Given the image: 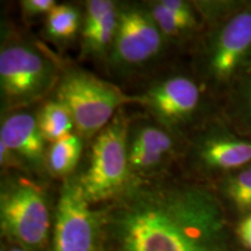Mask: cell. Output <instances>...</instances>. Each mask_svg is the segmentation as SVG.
Listing matches in <instances>:
<instances>
[{
    "label": "cell",
    "instance_id": "6da1fadb",
    "mask_svg": "<svg viewBox=\"0 0 251 251\" xmlns=\"http://www.w3.org/2000/svg\"><path fill=\"white\" fill-rule=\"evenodd\" d=\"M113 251H228L219 198L179 179H137L103 212Z\"/></svg>",
    "mask_w": 251,
    "mask_h": 251
},
{
    "label": "cell",
    "instance_id": "7a4b0ae2",
    "mask_svg": "<svg viewBox=\"0 0 251 251\" xmlns=\"http://www.w3.org/2000/svg\"><path fill=\"white\" fill-rule=\"evenodd\" d=\"M193 69L200 83L214 90H230L250 70L251 6L213 23L194 50Z\"/></svg>",
    "mask_w": 251,
    "mask_h": 251
},
{
    "label": "cell",
    "instance_id": "3957f363",
    "mask_svg": "<svg viewBox=\"0 0 251 251\" xmlns=\"http://www.w3.org/2000/svg\"><path fill=\"white\" fill-rule=\"evenodd\" d=\"M62 71L42 48L21 37L2 40L0 49V89L4 108L31 105L57 86Z\"/></svg>",
    "mask_w": 251,
    "mask_h": 251
},
{
    "label": "cell",
    "instance_id": "277c9868",
    "mask_svg": "<svg viewBox=\"0 0 251 251\" xmlns=\"http://www.w3.org/2000/svg\"><path fill=\"white\" fill-rule=\"evenodd\" d=\"M55 99L64 103L74 118L76 133L83 139L99 134L122 107L141 105L140 96H130L117 85L78 68L62 71Z\"/></svg>",
    "mask_w": 251,
    "mask_h": 251
},
{
    "label": "cell",
    "instance_id": "5b68a950",
    "mask_svg": "<svg viewBox=\"0 0 251 251\" xmlns=\"http://www.w3.org/2000/svg\"><path fill=\"white\" fill-rule=\"evenodd\" d=\"M129 121L120 111L94 137L89 166L76 178L81 193L91 205L114 201L137 180L128 161Z\"/></svg>",
    "mask_w": 251,
    "mask_h": 251
},
{
    "label": "cell",
    "instance_id": "8992f818",
    "mask_svg": "<svg viewBox=\"0 0 251 251\" xmlns=\"http://www.w3.org/2000/svg\"><path fill=\"white\" fill-rule=\"evenodd\" d=\"M1 233L28 251H40L48 243L50 214L47 197L34 181L9 176L0 191Z\"/></svg>",
    "mask_w": 251,
    "mask_h": 251
},
{
    "label": "cell",
    "instance_id": "52a82bcc",
    "mask_svg": "<svg viewBox=\"0 0 251 251\" xmlns=\"http://www.w3.org/2000/svg\"><path fill=\"white\" fill-rule=\"evenodd\" d=\"M169 45L147 4H122L106 62L115 76H130L158 61Z\"/></svg>",
    "mask_w": 251,
    "mask_h": 251
},
{
    "label": "cell",
    "instance_id": "ba28073f",
    "mask_svg": "<svg viewBox=\"0 0 251 251\" xmlns=\"http://www.w3.org/2000/svg\"><path fill=\"white\" fill-rule=\"evenodd\" d=\"M139 96L153 120L183 137L202 111L201 83L183 72L156 78Z\"/></svg>",
    "mask_w": 251,
    "mask_h": 251
},
{
    "label": "cell",
    "instance_id": "9c48e42d",
    "mask_svg": "<svg viewBox=\"0 0 251 251\" xmlns=\"http://www.w3.org/2000/svg\"><path fill=\"white\" fill-rule=\"evenodd\" d=\"M103 212L93 211L75 177L65 178L56 208L54 251H98Z\"/></svg>",
    "mask_w": 251,
    "mask_h": 251
},
{
    "label": "cell",
    "instance_id": "30bf717a",
    "mask_svg": "<svg viewBox=\"0 0 251 251\" xmlns=\"http://www.w3.org/2000/svg\"><path fill=\"white\" fill-rule=\"evenodd\" d=\"M128 161L135 179H151L163 174L178 157L186 142L152 118L130 120L127 135Z\"/></svg>",
    "mask_w": 251,
    "mask_h": 251
},
{
    "label": "cell",
    "instance_id": "8fae6325",
    "mask_svg": "<svg viewBox=\"0 0 251 251\" xmlns=\"http://www.w3.org/2000/svg\"><path fill=\"white\" fill-rule=\"evenodd\" d=\"M185 166L197 175L227 176L251 163V141L218 125L198 130L186 142Z\"/></svg>",
    "mask_w": 251,
    "mask_h": 251
},
{
    "label": "cell",
    "instance_id": "7c38bea8",
    "mask_svg": "<svg viewBox=\"0 0 251 251\" xmlns=\"http://www.w3.org/2000/svg\"><path fill=\"white\" fill-rule=\"evenodd\" d=\"M0 142L18 157L26 170L41 171L46 168L47 141L37 122V115L19 111L4 118L0 128Z\"/></svg>",
    "mask_w": 251,
    "mask_h": 251
},
{
    "label": "cell",
    "instance_id": "4fadbf2b",
    "mask_svg": "<svg viewBox=\"0 0 251 251\" xmlns=\"http://www.w3.org/2000/svg\"><path fill=\"white\" fill-rule=\"evenodd\" d=\"M119 20V5L99 23L81 29V54L87 58L107 61Z\"/></svg>",
    "mask_w": 251,
    "mask_h": 251
},
{
    "label": "cell",
    "instance_id": "5bb4252c",
    "mask_svg": "<svg viewBox=\"0 0 251 251\" xmlns=\"http://www.w3.org/2000/svg\"><path fill=\"white\" fill-rule=\"evenodd\" d=\"M83 141L79 134L75 133L50 144L46 156L47 170L55 177H71L83 152Z\"/></svg>",
    "mask_w": 251,
    "mask_h": 251
},
{
    "label": "cell",
    "instance_id": "9a60e30c",
    "mask_svg": "<svg viewBox=\"0 0 251 251\" xmlns=\"http://www.w3.org/2000/svg\"><path fill=\"white\" fill-rule=\"evenodd\" d=\"M37 122L43 137L50 144L75 134L76 126L67 106L57 99L47 101L37 114Z\"/></svg>",
    "mask_w": 251,
    "mask_h": 251
},
{
    "label": "cell",
    "instance_id": "2e32d148",
    "mask_svg": "<svg viewBox=\"0 0 251 251\" xmlns=\"http://www.w3.org/2000/svg\"><path fill=\"white\" fill-rule=\"evenodd\" d=\"M80 27L83 28V13L76 6L56 5L47 14L46 33L54 41L64 42L72 40Z\"/></svg>",
    "mask_w": 251,
    "mask_h": 251
},
{
    "label": "cell",
    "instance_id": "e0dca14e",
    "mask_svg": "<svg viewBox=\"0 0 251 251\" xmlns=\"http://www.w3.org/2000/svg\"><path fill=\"white\" fill-rule=\"evenodd\" d=\"M220 190L237 211H251V163L220 181Z\"/></svg>",
    "mask_w": 251,
    "mask_h": 251
},
{
    "label": "cell",
    "instance_id": "ac0fdd59",
    "mask_svg": "<svg viewBox=\"0 0 251 251\" xmlns=\"http://www.w3.org/2000/svg\"><path fill=\"white\" fill-rule=\"evenodd\" d=\"M146 4L169 43H183L184 41L190 39L193 31L198 28L196 25L186 23L172 14L162 5L161 0L146 2Z\"/></svg>",
    "mask_w": 251,
    "mask_h": 251
},
{
    "label": "cell",
    "instance_id": "d6986e66",
    "mask_svg": "<svg viewBox=\"0 0 251 251\" xmlns=\"http://www.w3.org/2000/svg\"><path fill=\"white\" fill-rule=\"evenodd\" d=\"M230 113L241 127L251 130V69L230 87Z\"/></svg>",
    "mask_w": 251,
    "mask_h": 251
},
{
    "label": "cell",
    "instance_id": "ffe728a7",
    "mask_svg": "<svg viewBox=\"0 0 251 251\" xmlns=\"http://www.w3.org/2000/svg\"><path fill=\"white\" fill-rule=\"evenodd\" d=\"M118 2L111 0H90L84 5L83 12V29L93 26L101 21L113 9L118 7Z\"/></svg>",
    "mask_w": 251,
    "mask_h": 251
},
{
    "label": "cell",
    "instance_id": "44dd1931",
    "mask_svg": "<svg viewBox=\"0 0 251 251\" xmlns=\"http://www.w3.org/2000/svg\"><path fill=\"white\" fill-rule=\"evenodd\" d=\"M162 5L168 8L172 14L181 20L186 21L196 26H199L198 20V11L193 2L184 1V0H161Z\"/></svg>",
    "mask_w": 251,
    "mask_h": 251
},
{
    "label": "cell",
    "instance_id": "7402d4cb",
    "mask_svg": "<svg viewBox=\"0 0 251 251\" xmlns=\"http://www.w3.org/2000/svg\"><path fill=\"white\" fill-rule=\"evenodd\" d=\"M56 5L57 4L55 0H24V1H20L23 13L30 18L48 14Z\"/></svg>",
    "mask_w": 251,
    "mask_h": 251
},
{
    "label": "cell",
    "instance_id": "603a6c76",
    "mask_svg": "<svg viewBox=\"0 0 251 251\" xmlns=\"http://www.w3.org/2000/svg\"><path fill=\"white\" fill-rule=\"evenodd\" d=\"M0 165L2 169H21L26 170L23 163L18 159V157L9 150L4 143L0 142Z\"/></svg>",
    "mask_w": 251,
    "mask_h": 251
},
{
    "label": "cell",
    "instance_id": "cb8c5ba5",
    "mask_svg": "<svg viewBox=\"0 0 251 251\" xmlns=\"http://www.w3.org/2000/svg\"><path fill=\"white\" fill-rule=\"evenodd\" d=\"M236 234L238 240L247 249L251 250V214L243 219L237 226Z\"/></svg>",
    "mask_w": 251,
    "mask_h": 251
},
{
    "label": "cell",
    "instance_id": "d4e9b609",
    "mask_svg": "<svg viewBox=\"0 0 251 251\" xmlns=\"http://www.w3.org/2000/svg\"><path fill=\"white\" fill-rule=\"evenodd\" d=\"M8 251H28V250L24 249V248H12V249H9Z\"/></svg>",
    "mask_w": 251,
    "mask_h": 251
},
{
    "label": "cell",
    "instance_id": "484cf974",
    "mask_svg": "<svg viewBox=\"0 0 251 251\" xmlns=\"http://www.w3.org/2000/svg\"><path fill=\"white\" fill-rule=\"evenodd\" d=\"M0 251H7V250L4 249V247H2V248H1V250H0Z\"/></svg>",
    "mask_w": 251,
    "mask_h": 251
}]
</instances>
